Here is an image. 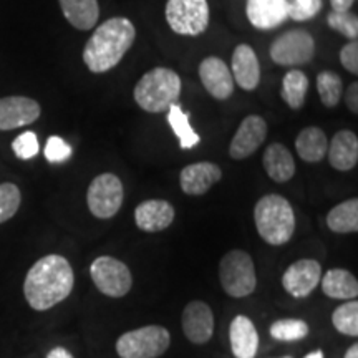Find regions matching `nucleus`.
I'll return each mask as SVG.
<instances>
[{"instance_id":"f257e3e1","label":"nucleus","mask_w":358,"mask_h":358,"mask_svg":"<svg viewBox=\"0 0 358 358\" xmlns=\"http://www.w3.org/2000/svg\"><path fill=\"white\" fill-rule=\"evenodd\" d=\"M75 285V274L64 256L48 254L30 267L24 282L25 301L34 310L43 312L64 302Z\"/></svg>"},{"instance_id":"f03ea898","label":"nucleus","mask_w":358,"mask_h":358,"mask_svg":"<svg viewBox=\"0 0 358 358\" xmlns=\"http://www.w3.org/2000/svg\"><path fill=\"white\" fill-rule=\"evenodd\" d=\"M136 40V27L127 17H113L98 25L83 48V62L92 73L115 69Z\"/></svg>"},{"instance_id":"7ed1b4c3","label":"nucleus","mask_w":358,"mask_h":358,"mask_svg":"<svg viewBox=\"0 0 358 358\" xmlns=\"http://www.w3.org/2000/svg\"><path fill=\"white\" fill-rule=\"evenodd\" d=\"M181 88L182 82L176 71L156 66L138 80L133 96L136 105L148 113H164L173 105H176Z\"/></svg>"},{"instance_id":"20e7f679","label":"nucleus","mask_w":358,"mask_h":358,"mask_svg":"<svg viewBox=\"0 0 358 358\" xmlns=\"http://www.w3.org/2000/svg\"><path fill=\"white\" fill-rule=\"evenodd\" d=\"M254 222L259 236L271 245H284L295 232L292 204L280 194H266L254 208Z\"/></svg>"},{"instance_id":"39448f33","label":"nucleus","mask_w":358,"mask_h":358,"mask_svg":"<svg viewBox=\"0 0 358 358\" xmlns=\"http://www.w3.org/2000/svg\"><path fill=\"white\" fill-rule=\"evenodd\" d=\"M219 280L231 297H248L257 287L256 264L245 250L234 249L224 254L219 262Z\"/></svg>"},{"instance_id":"423d86ee","label":"nucleus","mask_w":358,"mask_h":358,"mask_svg":"<svg viewBox=\"0 0 358 358\" xmlns=\"http://www.w3.org/2000/svg\"><path fill=\"white\" fill-rule=\"evenodd\" d=\"M171 343L169 330L161 325H146L124 332L116 340L120 358H159Z\"/></svg>"},{"instance_id":"0eeeda50","label":"nucleus","mask_w":358,"mask_h":358,"mask_svg":"<svg viewBox=\"0 0 358 358\" xmlns=\"http://www.w3.org/2000/svg\"><path fill=\"white\" fill-rule=\"evenodd\" d=\"M208 0H168L164 17L174 34L182 37H198L209 25Z\"/></svg>"},{"instance_id":"6e6552de","label":"nucleus","mask_w":358,"mask_h":358,"mask_svg":"<svg viewBox=\"0 0 358 358\" xmlns=\"http://www.w3.org/2000/svg\"><path fill=\"white\" fill-rule=\"evenodd\" d=\"M124 187L122 179L113 173H103L90 182L87 204L90 213L98 219H111L123 206Z\"/></svg>"},{"instance_id":"1a4fd4ad","label":"nucleus","mask_w":358,"mask_h":358,"mask_svg":"<svg viewBox=\"0 0 358 358\" xmlns=\"http://www.w3.org/2000/svg\"><path fill=\"white\" fill-rule=\"evenodd\" d=\"M93 284L103 295L122 299L131 290L133 275L128 266L111 256H100L90 266Z\"/></svg>"},{"instance_id":"9d476101","label":"nucleus","mask_w":358,"mask_h":358,"mask_svg":"<svg viewBox=\"0 0 358 358\" xmlns=\"http://www.w3.org/2000/svg\"><path fill=\"white\" fill-rule=\"evenodd\" d=\"M268 53L272 62L279 66L306 65L315 55V40L307 30L292 29L271 43Z\"/></svg>"},{"instance_id":"9b49d317","label":"nucleus","mask_w":358,"mask_h":358,"mask_svg":"<svg viewBox=\"0 0 358 358\" xmlns=\"http://www.w3.org/2000/svg\"><path fill=\"white\" fill-rule=\"evenodd\" d=\"M322 279V266L315 259H301L290 264L282 275V287L295 299L308 297Z\"/></svg>"},{"instance_id":"f8f14e48","label":"nucleus","mask_w":358,"mask_h":358,"mask_svg":"<svg viewBox=\"0 0 358 358\" xmlns=\"http://www.w3.org/2000/svg\"><path fill=\"white\" fill-rule=\"evenodd\" d=\"M267 123L262 116L249 115L241 122L239 128L232 136L229 145V156L241 161L252 156L267 138Z\"/></svg>"},{"instance_id":"ddd939ff","label":"nucleus","mask_w":358,"mask_h":358,"mask_svg":"<svg viewBox=\"0 0 358 358\" xmlns=\"http://www.w3.org/2000/svg\"><path fill=\"white\" fill-rule=\"evenodd\" d=\"M182 332L194 345H204L214 335V313L203 301L187 303L181 315Z\"/></svg>"},{"instance_id":"4468645a","label":"nucleus","mask_w":358,"mask_h":358,"mask_svg":"<svg viewBox=\"0 0 358 358\" xmlns=\"http://www.w3.org/2000/svg\"><path fill=\"white\" fill-rule=\"evenodd\" d=\"M42 115L38 101L29 96L0 98V131L29 127Z\"/></svg>"},{"instance_id":"2eb2a0df","label":"nucleus","mask_w":358,"mask_h":358,"mask_svg":"<svg viewBox=\"0 0 358 358\" xmlns=\"http://www.w3.org/2000/svg\"><path fill=\"white\" fill-rule=\"evenodd\" d=\"M199 78L206 92L219 101L227 100L234 93V78L229 65L219 57H208L199 64Z\"/></svg>"},{"instance_id":"dca6fc26","label":"nucleus","mask_w":358,"mask_h":358,"mask_svg":"<svg viewBox=\"0 0 358 358\" xmlns=\"http://www.w3.org/2000/svg\"><path fill=\"white\" fill-rule=\"evenodd\" d=\"M221 178L222 171L216 163L199 161L182 168V171L179 173V186L187 196H203L221 181Z\"/></svg>"},{"instance_id":"f3484780","label":"nucleus","mask_w":358,"mask_h":358,"mask_svg":"<svg viewBox=\"0 0 358 358\" xmlns=\"http://www.w3.org/2000/svg\"><path fill=\"white\" fill-rule=\"evenodd\" d=\"M176 211L173 204L164 199H148L134 209V222L145 232H161L171 226Z\"/></svg>"},{"instance_id":"a211bd4d","label":"nucleus","mask_w":358,"mask_h":358,"mask_svg":"<svg viewBox=\"0 0 358 358\" xmlns=\"http://www.w3.org/2000/svg\"><path fill=\"white\" fill-rule=\"evenodd\" d=\"M232 78L245 92H254L261 82V65L254 48L248 43H239L231 58Z\"/></svg>"},{"instance_id":"6ab92c4d","label":"nucleus","mask_w":358,"mask_h":358,"mask_svg":"<svg viewBox=\"0 0 358 358\" xmlns=\"http://www.w3.org/2000/svg\"><path fill=\"white\" fill-rule=\"evenodd\" d=\"M287 0H248L245 13L250 25L259 30H272L289 19Z\"/></svg>"},{"instance_id":"aec40b11","label":"nucleus","mask_w":358,"mask_h":358,"mask_svg":"<svg viewBox=\"0 0 358 358\" xmlns=\"http://www.w3.org/2000/svg\"><path fill=\"white\" fill-rule=\"evenodd\" d=\"M330 166L337 171H352L358 163V138L350 129H340L327 148Z\"/></svg>"},{"instance_id":"412c9836","label":"nucleus","mask_w":358,"mask_h":358,"mask_svg":"<svg viewBox=\"0 0 358 358\" xmlns=\"http://www.w3.org/2000/svg\"><path fill=\"white\" fill-rule=\"evenodd\" d=\"M231 352L236 358H256L259 334L254 322L245 315H237L229 327Z\"/></svg>"},{"instance_id":"4be33fe9","label":"nucleus","mask_w":358,"mask_h":358,"mask_svg":"<svg viewBox=\"0 0 358 358\" xmlns=\"http://www.w3.org/2000/svg\"><path fill=\"white\" fill-rule=\"evenodd\" d=\"M262 164L267 176L275 182H287L295 174V159L280 143H272L262 155Z\"/></svg>"},{"instance_id":"5701e85b","label":"nucleus","mask_w":358,"mask_h":358,"mask_svg":"<svg viewBox=\"0 0 358 358\" xmlns=\"http://www.w3.org/2000/svg\"><path fill=\"white\" fill-rule=\"evenodd\" d=\"M322 292L335 301H353L358 297V280L345 268H330L320 279Z\"/></svg>"},{"instance_id":"b1692460","label":"nucleus","mask_w":358,"mask_h":358,"mask_svg":"<svg viewBox=\"0 0 358 358\" xmlns=\"http://www.w3.org/2000/svg\"><path fill=\"white\" fill-rule=\"evenodd\" d=\"M69 24L77 30H92L100 19L98 0H58Z\"/></svg>"},{"instance_id":"393cba45","label":"nucleus","mask_w":358,"mask_h":358,"mask_svg":"<svg viewBox=\"0 0 358 358\" xmlns=\"http://www.w3.org/2000/svg\"><path fill=\"white\" fill-rule=\"evenodd\" d=\"M329 140L327 134L319 127H307L295 138V150L299 158L306 163H320L325 158Z\"/></svg>"},{"instance_id":"a878e982","label":"nucleus","mask_w":358,"mask_h":358,"mask_svg":"<svg viewBox=\"0 0 358 358\" xmlns=\"http://www.w3.org/2000/svg\"><path fill=\"white\" fill-rule=\"evenodd\" d=\"M327 227L335 234H352L358 231V199L343 201L327 214Z\"/></svg>"},{"instance_id":"bb28decb","label":"nucleus","mask_w":358,"mask_h":358,"mask_svg":"<svg viewBox=\"0 0 358 358\" xmlns=\"http://www.w3.org/2000/svg\"><path fill=\"white\" fill-rule=\"evenodd\" d=\"M308 92V78L302 70L292 69L282 78L280 96L285 105L292 110H301L306 105V98Z\"/></svg>"},{"instance_id":"cd10ccee","label":"nucleus","mask_w":358,"mask_h":358,"mask_svg":"<svg viewBox=\"0 0 358 358\" xmlns=\"http://www.w3.org/2000/svg\"><path fill=\"white\" fill-rule=\"evenodd\" d=\"M168 123L174 134L178 136L179 146H181L182 150H191V148L199 145L201 136L192 129L189 123V115H187L178 103L168 110Z\"/></svg>"},{"instance_id":"c85d7f7f","label":"nucleus","mask_w":358,"mask_h":358,"mask_svg":"<svg viewBox=\"0 0 358 358\" xmlns=\"http://www.w3.org/2000/svg\"><path fill=\"white\" fill-rule=\"evenodd\" d=\"M317 92H319L320 101L324 103L327 108H334L342 100L343 83L342 78L332 70L320 71L317 75Z\"/></svg>"},{"instance_id":"c756f323","label":"nucleus","mask_w":358,"mask_h":358,"mask_svg":"<svg viewBox=\"0 0 358 358\" xmlns=\"http://www.w3.org/2000/svg\"><path fill=\"white\" fill-rule=\"evenodd\" d=\"M332 324L335 330L347 337L358 335V302L357 299L338 306L332 313Z\"/></svg>"},{"instance_id":"7c9ffc66","label":"nucleus","mask_w":358,"mask_h":358,"mask_svg":"<svg viewBox=\"0 0 358 358\" xmlns=\"http://www.w3.org/2000/svg\"><path fill=\"white\" fill-rule=\"evenodd\" d=\"M268 332L277 342H297V340L306 338L310 329L307 322L301 319H280L271 325Z\"/></svg>"},{"instance_id":"2f4dec72","label":"nucleus","mask_w":358,"mask_h":358,"mask_svg":"<svg viewBox=\"0 0 358 358\" xmlns=\"http://www.w3.org/2000/svg\"><path fill=\"white\" fill-rule=\"evenodd\" d=\"M22 203V194L19 186L13 182H2L0 185V224L7 222L15 216Z\"/></svg>"},{"instance_id":"473e14b6","label":"nucleus","mask_w":358,"mask_h":358,"mask_svg":"<svg viewBox=\"0 0 358 358\" xmlns=\"http://www.w3.org/2000/svg\"><path fill=\"white\" fill-rule=\"evenodd\" d=\"M329 27L335 32L342 34L343 37L357 40L358 37V17L350 12H330L327 17Z\"/></svg>"},{"instance_id":"72a5a7b5","label":"nucleus","mask_w":358,"mask_h":358,"mask_svg":"<svg viewBox=\"0 0 358 358\" xmlns=\"http://www.w3.org/2000/svg\"><path fill=\"white\" fill-rule=\"evenodd\" d=\"M287 15L295 22H307L315 19L322 12L324 2L322 0H287Z\"/></svg>"},{"instance_id":"f704fd0d","label":"nucleus","mask_w":358,"mask_h":358,"mask_svg":"<svg viewBox=\"0 0 358 358\" xmlns=\"http://www.w3.org/2000/svg\"><path fill=\"white\" fill-rule=\"evenodd\" d=\"M12 150L17 158L20 159H32L38 155L40 145L38 138L34 131H25L20 136H17L12 143Z\"/></svg>"},{"instance_id":"c9c22d12","label":"nucleus","mask_w":358,"mask_h":358,"mask_svg":"<svg viewBox=\"0 0 358 358\" xmlns=\"http://www.w3.org/2000/svg\"><path fill=\"white\" fill-rule=\"evenodd\" d=\"M73 153L71 146L60 136H50L45 145V158L50 163H64Z\"/></svg>"},{"instance_id":"e433bc0d","label":"nucleus","mask_w":358,"mask_h":358,"mask_svg":"<svg viewBox=\"0 0 358 358\" xmlns=\"http://www.w3.org/2000/svg\"><path fill=\"white\" fill-rule=\"evenodd\" d=\"M340 64L343 65V69L350 71L352 75L358 73V43L357 40H350L345 43L340 50Z\"/></svg>"},{"instance_id":"4c0bfd02","label":"nucleus","mask_w":358,"mask_h":358,"mask_svg":"<svg viewBox=\"0 0 358 358\" xmlns=\"http://www.w3.org/2000/svg\"><path fill=\"white\" fill-rule=\"evenodd\" d=\"M345 103L347 108L352 111L353 115L358 113V83L353 82L350 87H348L345 93Z\"/></svg>"},{"instance_id":"58836bf2","label":"nucleus","mask_w":358,"mask_h":358,"mask_svg":"<svg viewBox=\"0 0 358 358\" xmlns=\"http://www.w3.org/2000/svg\"><path fill=\"white\" fill-rule=\"evenodd\" d=\"M355 0H330V6H332L334 12H350Z\"/></svg>"},{"instance_id":"ea45409f","label":"nucleus","mask_w":358,"mask_h":358,"mask_svg":"<svg viewBox=\"0 0 358 358\" xmlns=\"http://www.w3.org/2000/svg\"><path fill=\"white\" fill-rule=\"evenodd\" d=\"M47 358H73V355H71V353L64 347H55L48 352Z\"/></svg>"},{"instance_id":"a19ab883","label":"nucleus","mask_w":358,"mask_h":358,"mask_svg":"<svg viewBox=\"0 0 358 358\" xmlns=\"http://www.w3.org/2000/svg\"><path fill=\"white\" fill-rule=\"evenodd\" d=\"M343 358H358V343H353L352 347H348L345 352V357Z\"/></svg>"},{"instance_id":"79ce46f5","label":"nucleus","mask_w":358,"mask_h":358,"mask_svg":"<svg viewBox=\"0 0 358 358\" xmlns=\"http://www.w3.org/2000/svg\"><path fill=\"white\" fill-rule=\"evenodd\" d=\"M303 358H324V352H322V350H315V352L308 353V355H306Z\"/></svg>"},{"instance_id":"37998d69","label":"nucleus","mask_w":358,"mask_h":358,"mask_svg":"<svg viewBox=\"0 0 358 358\" xmlns=\"http://www.w3.org/2000/svg\"><path fill=\"white\" fill-rule=\"evenodd\" d=\"M280 358H292V357H280Z\"/></svg>"}]
</instances>
